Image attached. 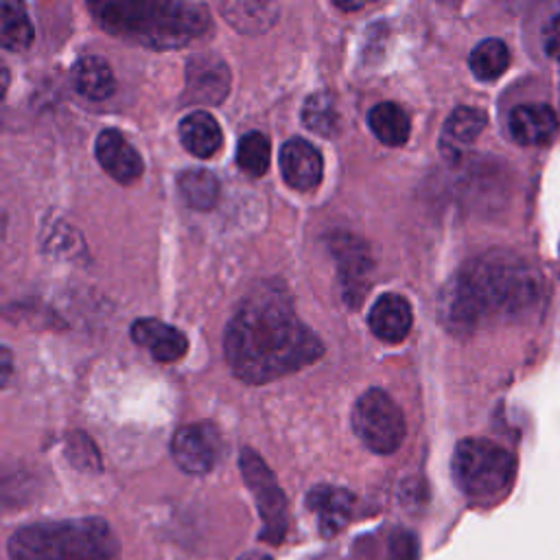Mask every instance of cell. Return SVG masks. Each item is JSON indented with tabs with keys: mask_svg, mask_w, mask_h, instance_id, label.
Here are the masks:
<instances>
[{
	"mask_svg": "<svg viewBox=\"0 0 560 560\" xmlns=\"http://www.w3.org/2000/svg\"><path fill=\"white\" fill-rule=\"evenodd\" d=\"M221 453V435L210 422H192L173 433L171 455L188 475H206Z\"/></svg>",
	"mask_w": 560,
	"mask_h": 560,
	"instance_id": "8",
	"label": "cell"
},
{
	"mask_svg": "<svg viewBox=\"0 0 560 560\" xmlns=\"http://www.w3.org/2000/svg\"><path fill=\"white\" fill-rule=\"evenodd\" d=\"M306 505L317 514L319 532L324 536H335L350 521L352 494L343 488L317 486L308 492Z\"/></svg>",
	"mask_w": 560,
	"mask_h": 560,
	"instance_id": "17",
	"label": "cell"
},
{
	"mask_svg": "<svg viewBox=\"0 0 560 560\" xmlns=\"http://www.w3.org/2000/svg\"><path fill=\"white\" fill-rule=\"evenodd\" d=\"M179 140L197 158H210L221 149L223 133L217 118L203 109L186 114L179 122Z\"/></svg>",
	"mask_w": 560,
	"mask_h": 560,
	"instance_id": "18",
	"label": "cell"
},
{
	"mask_svg": "<svg viewBox=\"0 0 560 560\" xmlns=\"http://www.w3.org/2000/svg\"><path fill=\"white\" fill-rule=\"evenodd\" d=\"M468 66L479 81H494L508 70L510 50H508L505 42H501L497 37H488L470 50Z\"/></svg>",
	"mask_w": 560,
	"mask_h": 560,
	"instance_id": "21",
	"label": "cell"
},
{
	"mask_svg": "<svg viewBox=\"0 0 560 560\" xmlns=\"http://www.w3.org/2000/svg\"><path fill=\"white\" fill-rule=\"evenodd\" d=\"M514 472L512 453L490 440L466 438L455 446L453 479L470 499H499L510 490Z\"/></svg>",
	"mask_w": 560,
	"mask_h": 560,
	"instance_id": "5",
	"label": "cell"
},
{
	"mask_svg": "<svg viewBox=\"0 0 560 560\" xmlns=\"http://www.w3.org/2000/svg\"><path fill=\"white\" fill-rule=\"evenodd\" d=\"M280 171L284 182L300 192L313 190L324 171L319 151L304 138H291L280 149Z\"/></svg>",
	"mask_w": 560,
	"mask_h": 560,
	"instance_id": "11",
	"label": "cell"
},
{
	"mask_svg": "<svg viewBox=\"0 0 560 560\" xmlns=\"http://www.w3.org/2000/svg\"><path fill=\"white\" fill-rule=\"evenodd\" d=\"M302 120L304 125L319 133V136H332L339 127V114L337 107L326 92H315L306 98L304 109H302Z\"/></svg>",
	"mask_w": 560,
	"mask_h": 560,
	"instance_id": "26",
	"label": "cell"
},
{
	"mask_svg": "<svg viewBox=\"0 0 560 560\" xmlns=\"http://www.w3.org/2000/svg\"><path fill=\"white\" fill-rule=\"evenodd\" d=\"M542 48L551 59L560 61V13L547 20L542 28Z\"/></svg>",
	"mask_w": 560,
	"mask_h": 560,
	"instance_id": "28",
	"label": "cell"
},
{
	"mask_svg": "<svg viewBox=\"0 0 560 560\" xmlns=\"http://www.w3.org/2000/svg\"><path fill=\"white\" fill-rule=\"evenodd\" d=\"M72 83L81 96L101 101L114 92V72L105 59L85 55L72 68Z\"/></svg>",
	"mask_w": 560,
	"mask_h": 560,
	"instance_id": "19",
	"label": "cell"
},
{
	"mask_svg": "<svg viewBox=\"0 0 560 560\" xmlns=\"http://www.w3.org/2000/svg\"><path fill=\"white\" fill-rule=\"evenodd\" d=\"M230 90V70L212 52L192 55L186 61L184 101L197 105H219Z\"/></svg>",
	"mask_w": 560,
	"mask_h": 560,
	"instance_id": "9",
	"label": "cell"
},
{
	"mask_svg": "<svg viewBox=\"0 0 560 560\" xmlns=\"http://www.w3.org/2000/svg\"><path fill=\"white\" fill-rule=\"evenodd\" d=\"M2 357H4V374H2V383L7 381V374H9V370H11V363H9V350L4 348V352H2Z\"/></svg>",
	"mask_w": 560,
	"mask_h": 560,
	"instance_id": "30",
	"label": "cell"
},
{
	"mask_svg": "<svg viewBox=\"0 0 560 560\" xmlns=\"http://www.w3.org/2000/svg\"><path fill=\"white\" fill-rule=\"evenodd\" d=\"M368 125L372 133L387 147L405 144L411 129L407 112L392 101L376 103L368 114Z\"/></svg>",
	"mask_w": 560,
	"mask_h": 560,
	"instance_id": "20",
	"label": "cell"
},
{
	"mask_svg": "<svg viewBox=\"0 0 560 560\" xmlns=\"http://www.w3.org/2000/svg\"><path fill=\"white\" fill-rule=\"evenodd\" d=\"M177 188L195 210H210L219 201V179L206 168H188L179 175Z\"/></svg>",
	"mask_w": 560,
	"mask_h": 560,
	"instance_id": "22",
	"label": "cell"
},
{
	"mask_svg": "<svg viewBox=\"0 0 560 560\" xmlns=\"http://www.w3.org/2000/svg\"><path fill=\"white\" fill-rule=\"evenodd\" d=\"M131 339L138 346L147 348L151 352V357L160 363L175 361V359L184 357V352L188 350L186 335L179 328L168 326L155 317L136 319L131 326Z\"/></svg>",
	"mask_w": 560,
	"mask_h": 560,
	"instance_id": "14",
	"label": "cell"
},
{
	"mask_svg": "<svg viewBox=\"0 0 560 560\" xmlns=\"http://www.w3.org/2000/svg\"><path fill=\"white\" fill-rule=\"evenodd\" d=\"M236 560H273L271 556L262 553V551H245L243 556H238Z\"/></svg>",
	"mask_w": 560,
	"mask_h": 560,
	"instance_id": "29",
	"label": "cell"
},
{
	"mask_svg": "<svg viewBox=\"0 0 560 560\" xmlns=\"http://www.w3.org/2000/svg\"><path fill=\"white\" fill-rule=\"evenodd\" d=\"M411 306L409 302L398 293H385L376 298V302L370 308L368 324L372 332L389 343L402 341L411 330Z\"/></svg>",
	"mask_w": 560,
	"mask_h": 560,
	"instance_id": "15",
	"label": "cell"
},
{
	"mask_svg": "<svg viewBox=\"0 0 560 560\" xmlns=\"http://www.w3.org/2000/svg\"><path fill=\"white\" fill-rule=\"evenodd\" d=\"M418 542L416 536L407 529H396L389 538V560H416Z\"/></svg>",
	"mask_w": 560,
	"mask_h": 560,
	"instance_id": "27",
	"label": "cell"
},
{
	"mask_svg": "<svg viewBox=\"0 0 560 560\" xmlns=\"http://www.w3.org/2000/svg\"><path fill=\"white\" fill-rule=\"evenodd\" d=\"M352 429L357 438L374 453L389 455L405 440V416L394 398L372 387L363 392L352 407Z\"/></svg>",
	"mask_w": 560,
	"mask_h": 560,
	"instance_id": "6",
	"label": "cell"
},
{
	"mask_svg": "<svg viewBox=\"0 0 560 560\" xmlns=\"http://www.w3.org/2000/svg\"><path fill=\"white\" fill-rule=\"evenodd\" d=\"M225 20L245 33H258L273 24L278 7L271 2H228L221 4Z\"/></svg>",
	"mask_w": 560,
	"mask_h": 560,
	"instance_id": "23",
	"label": "cell"
},
{
	"mask_svg": "<svg viewBox=\"0 0 560 560\" xmlns=\"http://www.w3.org/2000/svg\"><path fill=\"white\" fill-rule=\"evenodd\" d=\"M9 560H116V540L101 518L37 523L9 538Z\"/></svg>",
	"mask_w": 560,
	"mask_h": 560,
	"instance_id": "4",
	"label": "cell"
},
{
	"mask_svg": "<svg viewBox=\"0 0 560 560\" xmlns=\"http://www.w3.org/2000/svg\"><path fill=\"white\" fill-rule=\"evenodd\" d=\"M486 114L470 105L455 107L440 133V151L448 160H457L483 131Z\"/></svg>",
	"mask_w": 560,
	"mask_h": 560,
	"instance_id": "16",
	"label": "cell"
},
{
	"mask_svg": "<svg viewBox=\"0 0 560 560\" xmlns=\"http://www.w3.org/2000/svg\"><path fill=\"white\" fill-rule=\"evenodd\" d=\"M269 138L260 131H249L238 140L236 147V164L252 177H260L269 168Z\"/></svg>",
	"mask_w": 560,
	"mask_h": 560,
	"instance_id": "25",
	"label": "cell"
},
{
	"mask_svg": "<svg viewBox=\"0 0 560 560\" xmlns=\"http://www.w3.org/2000/svg\"><path fill=\"white\" fill-rule=\"evenodd\" d=\"M330 252L339 265L343 298L348 304L357 306L361 302V295L365 293V276L372 267L370 247L354 234L337 232L330 236Z\"/></svg>",
	"mask_w": 560,
	"mask_h": 560,
	"instance_id": "10",
	"label": "cell"
},
{
	"mask_svg": "<svg viewBox=\"0 0 560 560\" xmlns=\"http://www.w3.org/2000/svg\"><path fill=\"white\" fill-rule=\"evenodd\" d=\"M558 131V116L545 103H521L508 114V133L523 147L549 142Z\"/></svg>",
	"mask_w": 560,
	"mask_h": 560,
	"instance_id": "12",
	"label": "cell"
},
{
	"mask_svg": "<svg viewBox=\"0 0 560 560\" xmlns=\"http://www.w3.org/2000/svg\"><path fill=\"white\" fill-rule=\"evenodd\" d=\"M94 20L120 39L153 48L184 46L210 26L206 4L179 0H98L88 4Z\"/></svg>",
	"mask_w": 560,
	"mask_h": 560,
	"instance_id": "3",
	"label": "cell"
},
{
	"mask_svg": "<svg viewBox=\"0 0 560 560\" xmlns=\"http://www.w3.org/2000/svg\"><path fill=\"white\" fill-rule=\"evenodd\" d=\"M238 466L243 472V479L256 501L260 521H262V532L260 536L267 542H280L284 538L287 532V521H289V512H287V499L282 488L278 486L273 472L269 470V466L262 462V457L252 451V448H243L241 457H238Z\"/></svg>",
	"mask_w": 560,
	"mask_h": 560,
	"instance_id": "7",
	"label": "cell"
},
{
	"mask_svg": "<svg viewBox=\"0 0 560 560\" xmlns=\"http://www.w3.org/2000/svg\"><path fill=\"white\" fill-rule=\"evenodd\" d=\"M96 160L98 164L122 184H129L140 177L142 173V158L138 151L129 144V140L116 131V129H103L96 136Z\"/></svg>",
	"mask_w": 560,
	"mask_h": 560,
	"instance_id": "13",
	"label": "cell"
},
{
	"mask_svg": "<svg viewBox=\"0 0 560 560\" xmlns=\"http://www.w3.org/2000/svg\"><path fill=\"white\" fill-rule=\"evenodd\" d=\"M542 278L523 258L490 252L468 262L440 293V317L453 332H470L488 317H518L542 302Z\"/></svg>",
	"mask_w": 560,
	"mask_h": 560,
	"instance_id": "2",
	"label": "cell"
},
{
	"mask_svg": "<svg viewBox=\"0 0 560 560\" xmlns=\"http://www.w3.org/2000/svg\"><path fill=\"white\" fill-rule=\"evenodd\" d=\"M0 42L7 50H24L33 42V26L22 4L4 0L0 7Z\"/></svg>",
	"mask_w": 560,
	"mask_h": 560,
	"instance_id": "24",
	"label": "cell"
},
{
	"mask_svg": "<svg viewBox=\"0 0 560 560\" xmlns=\"http://www.w3.org/2000/svg\"><path fill=\"white\" fill-rule=\"evenodd\" d=\"M232 372L252 385L298 372L324 352L319 337L293 311L282 284L265 282L234 311L223 337Z\"/></svg>",
	"mask_w": 560,
	"mask_h": 560,
	"instance_id": "1",
	"label": "cell"
}]
</instances>
